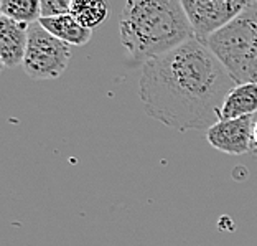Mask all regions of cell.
I'll list each match as a JSON object with an SVG mask.
<instances>
[{
	"mask_svg": "<svg viewBox=\"0 0 257 246\" xmlns=\"http://www.w3.org/2000/svg\"><path fill=\"white\" fill-rule=\"evenodd\" d=\"M234 85L209 46L193 38L142 64L139 96L145 113L167 127L208 131Z\"/></svg>",
	"mask_w": 257,
	"mask_h": 246,
	"instance_id": "obj_1",
	"label": "cell"
},
{
	"mask_svg": "<svg viewBox=\"0 0 257 246\" xmlns=\"http://www.w3.org/2000/svg\"><path fill=\"white\" fill-rule=\"evenodd\" d=\"M119 33L128 56L142 64L195 38L182 0H125Z\"/></svg>",
	"mask_w": 257,
	"mask_h": 246,
	"instance_id": "obj_2",
	"label": "cell"
},
{
	"mask_svg": "<svg viewBox=\"0 0 257 246\" xmlns=\"http://www.w3.org/2000/svg\"><path fill=\"white\" fill-rule=\"evenodd\" d=\"M236 85L257 83V2L214 32L206 42Z\"/></svg>",
	"mask_w": 257,
	"mask_h": 246,
	"instance_id": "obj_3",
	"label": "cell"
},
{
	"mask_svg": "<svg viewBox=\"0 0 257 246\" xmlns=\"http://www.w3.org/2000/svg\"><path fill=\"white\" fill-rule=\"evenodd\" d=\"M71 60V45L53 37L40 22L28 28V43L23 71L32 79H56L66 71Z\"/></svg>",
	"mask_w": 257,
	"mask_h": 246,
	"instance_id": "obj_4",
	"label": "cell"
},
{
	"mask_svg": "<svg viewBox=\"0 0 257 246\" xmlns=\"http://www.w3.org/2000/svg\"><path fill=\"white\" fill-rule=\"evenodd\" d=\"M252 2L254 0H182V5L195 32V38L206 42Z\"/></svg>",
	"mask_w": 257,
	"mask_h": 246,
	"instance_id": "obj_5",
	"label": "cell"
},
{
	"mask_svg": "<svg viewBox=\"0 0 257 246\" xmlns=\"http://www.w3.org/2000/svg\"><path fill=\"white\" fill-rule=\"evenodd\" d=\"M254 116L239 119H219L206 131V139L216 150L227 155L257 152L254 142Z\"/></svg>",
	"mask_w": 257,
	"mask_h": 246,
	"instance_id": "obj_6",
	"label": "cell"
},
{
	"mask_svg": "<svg viewBox=\"0 0 257 246\" xmlns=\"http://www.w3.org/2000/svg\"><path fill=\"white\" fill-rule=\"evenodd\" d=\"M30 25L0 17V61L4 68L23 64Z\"/></svg>",
	"mask_w": 257,
	"mask_h": 246,
	"instance_id": "obj_7",
	"label": "cell"
},
{
	"mask_svg": "<svg viewBox=\"0 0 257 246\" xmlns=\"http://www.w3.org/2000/svg\"><path fill=\"white\" fill-rule=\"evenodd\" d=\"M257 114V83H239L227 93L221 119H239Z\"/></svg>",
	"mask_w": 257,
	"mask_h": 246,
	"instance_id": "obj_8",
	"label": "cell"
},
{
	"mask_svg": "<svg viewBox=\"0 0 257 246\" xmlns=\"http://www.w3.org/2000/svg\"><path fill=\"white\" fill-rule=\"evenodd\" d=\"M38 22L42 23L53 37L60 38L61 42L71 46L86 45L91 40V35H92L91 33L92 30L81 25L71 14L58 15V17H42Z\"/></svg>",
	"mask_w": 257,
	"mask_h": 246,
	"instance_id": "obj_9",
	"label": "cell"
},
{
	"mask_svg": "<svg viewBox=\"0 0 257 246\" xmlns=\"http://www.w3.org/2000/svg\"><path fill=\"white\" fill-rule=\"evenodd\" d=\"M71 15L81 25L94 30L109 17L107 0H73Z\"/></svg>",
	"mask_w": 257,
	"mask_h": 246,
	"instance_id": "obj_10",
	"label": "cell"
},
{
	"mask_svg": "<svg viewBox=\"0 0 257 246\" xmlns=\"http://www.w3.org/2000/svg\"><path fill=\"white\" fill-rule=\"evenodd\" d=\"M0 14L10 20L32 25L42 19V5L40 0H0Z\"/></svg>",
	"mask_w": 257,
	"mask_h": 246,
	"instance_id": "obj_11",
	"label": "cell"
},
{
	"mask_svg": "<svg viewBox=\"0 0 257 246\" xmlns=\"http://www.w3.org/2000/svg\"><path fill=\"white\" fill-rule=\"evenodd\" d=\"M42 17H58L71 14L73 0H40Z\"/></svg>",
	"mask_w": 257,
	"mask_h": 246,
	"instance_id": "obj_12",
	"label": "cell"
},
{
	"mask_svg": "<svg viewBox=\"0 0 257 246\" xmlns=\"http://www.w3.org/2000/svg\"><path fill=\"white\" fill-rule=\"evenodd\" d=\"M252 134H254V142H255V147H257V119L254 121V129H252Z\"/></svg>",
	"mask_w": 257,
	"mask_h": 246,
	"instance_id": "obj_13",
	"label": "cell"
},
{
	"mask_svg": "<svg viewBox=\"0 0 257 246\" xmlns=\"http://www.w3.org/2000/svg\"><path fill=\"white\" fill-rule=\"evenodd\" d=\"M255 2H257V0H255Z\"/></svg>",
	"mask_w": 257,
	"mask_h": 246,
	"instance_id": "obj_14",
	"label": "cell"
}]
</instances>
